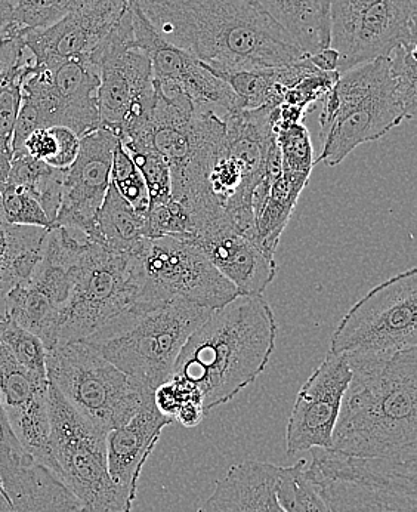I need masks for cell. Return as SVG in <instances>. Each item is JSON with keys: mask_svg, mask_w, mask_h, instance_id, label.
Listing matches in <instances>:
<instances>
[{"mask_svg": "<svg viewBox=\"0 0 417 512\" xmlns=\"http://www.w3.org/2000/svg\"><path fill=\"white\" fill-rule=\"evenodd\" d=\"M310 452L308 471L330 512H417V461Z\"/></svg>", "mask_w": 417, "mask_h": 512, "instance_id": "obj_6", "label": "cell"}, {"mask_svg": "<svg viewBox=\"0 0 417 512\" xmlns=\"http://www.w3.org/2000/svg\"><path fill=\"white\" fill-rule=\"evenodd\" d=\"M18 0H0V39L20 32L15 29L14 18Z\"/></svg>", "mask_w": 417, "mask_h": 512, "instance_id": "obj_40", "label": "cell"}, {"mask_svg": "<svg viewBox=\"0 0 417 512\" xmlns=\"http://www.w3.org/2000/svg\"><path fill=\"white\" fill-rule=\"evenodd\" d=\"M33 70L23 32L0 39V187L12 163V137L21 107V86Z\"/></svg>", "mask_w": 417, "mask_h": 512, "instance_id": "obj_23", "label": "cell"}, {"mask_svg": "<svg viewBox=\"0 0 417 512\" xmlns=\"http://www.w3.org/2000/svg\"><path fill=\"white\" fill-rule=\"evenodd\" d=\"M417 0H330V43L338 73L415 45Z\"/></svg>", "mask_w": 417, "mask_h": 512, "instance_id": "obj_14", "label": "cell"}, {"mask_svg": "<svg viewBox=\"0 0 417 512\" xmlns=\"http://www.w3.org/2000/svg\"><path fill=\"white\" fill-rule=\"evenodd\" d=\"M151 29L216 74L289 66L307 58L252 0H132Z\"/></svg>", "mask_w": 417, "mask_h": 512, "instance_id": "obj_1", "label": "cell"}, {"mask_svg": "<svg viewBox=\"0 0 417 512\" xmlns=\"http://www.w3.org/2000/svg\"><path fill=\"white\" fill-rule=\"evenodd\" d=\"M174 424L154 403V391L145 394L138 412L122 427L107 434V462L111 480L132 501L138 481L163 430Z\"/></svg>", "mask_w": 417, "mask_h": 512, "instance_id": "obj_20", "label": "cell"}, {"mask_svg": "<svg viewBox=\"0 0 417 512\" xmlns=\"http://www.w3.org/2000/svg\"><path fill=\"white\" fill-rule=\"evenodd\" d=\"M94 2L97 0H18L14 26L20 32L46 29Z\"/></svg>", "mask_w": 417, "mask_h": 512, "instance_id": "obj_32", "label": "cell"}, {"mask_svg": "<svg viewBox=\"0 0 417 512\" xmlns=\"http://www.w3.org/2000/svg\"><path fill=\"white\" fill-rule=\"evenodd\" d=\"M389 73L394 80L398 101L407 120L416 117L417 110V63L416 46L400 45L388 55Z\"/></svg>", "mask_w": 417, "mask_h": 512, "instance_id": "obj_35", "label": "cell"}, {"mask_svg": "<svg viewBox=\"0 0 417 512\" xmlns=\"http://www.w3.org/2000/svg\"><path fill=\"white\" fill-rule=\"evenodd\" d=\"M98 86L100 72L91 61L69 60L33 69L21 86L12 156L36 129L60 126L82 138L101 128Z\"/></svg>", "mask_w": 417, "mask_h": 512, "instance_id": "obj_10", "label": "cell"}, {"mask_svg": "<svg viewBox=\"0 0 417 512\" xmlns=\"http://www.w3.org/2000/svg\"><path fill=\"white\" fill-rule=\"evenodd\" d=\"M49 444L55 476L76 496L85 512H132V501L111 480L107 434L86 421L49 382Z\"/></svg>", "mask_w": 417, "mask_h": 512, "instance_id": "obj_8", "label": "cell"}, {"mask_svg": "<svg viewBox=\"0 0 417 512\" xmlns=\"http://www.w3.org/2000/svg\"><path fill=\"white\" fill-rule=\"evenodd\" d=\"M347 362L352 378L330 449L360 458L417 461V347Z\"/></svg>", "mask_w": 417, "mask_h": 512, "instance_id": "obj_2", "label": "cell"}, {"mask_svg": "<svg viewBox=\"0 0 417 512\" xmlns=\"http://www.w3.org/2000/svg\"><path fill=\"white\" fill-rule=\"evenodd\" d=\"M351 378L347 359L329 351L296 396L287 421V455L332 447L333 430Z\"/></svg>", "mask_w": 417, "mask_h": 512, "instance_id": "obj_15", "label": "cell"}, {"mask_svg": "<svg viewBox=\"0 0 417 512\" xmlns=\"http://www.w3.org/2000/svg\"><path fill=\"white\" fill-rule=\"evenodd\" d=\"M321 103V150L315 163L327 166L341 165L355 148L381 140L407 120L389 73L388 57L339 74Z\"/></svg>", "mask_w": 417, "mask_h": 512, "instance_id": "obj_5", "label": "cell"}, {"mask_svg": "<svg viewBox=\"0 0 417 512\" xmlns=\"http://www.w3.org/2000/svg\"><path fill=\"white\" fill-rule=\"evenodd\" d=\"M92 63L100 72L101 128L110 129L122 140L147 122L156 101L150 58L135 43L131 0L122 20L95 52Z\"/></svg>", "mask_w": 417, "mask_h": 512, "instance_id": "obj_12", "label": "cell"}, {"mask_svg": "<svg viewBox=\"0 0 417 512\" xmlns=\"http://www.w3.org/2000/svg\"><path fill=\"white\" fill-rule=\"evenodd\" d=\"M212 311L184 301L132 305L85 342L139 387L156 391L172 378L182 347Z\"/></svg>", "mask_w": 417, "mask_h": 512, "instance_id": "obj_4", "label": "cell"}, {"mask_svg": "<svg viewBox=\"0 0 417 512\" xmlns=\"http://www.w3.org/2000/svg\"><path fill=\"white\" fill-rule=\"evenodd\" d=\"M154 403L166 418L187 428L197 427L206 416L199 388L176 376L154 391Z\"/></svg>", "mask_w": 417, "mask_h": 512, "instance_id": "obj_29", "label": "cell"}, {"mask_svg": "<svg viewBox=\"0 0 417 512\" xmlns=\"http://www.w3.org/2000/svg\"><path fill=\"white\" fill-rule=\"evenodd\" d=\"M0 211L5 221L11 225L54 227L35 197L18 185L5 183L0 187Z\"/></svg>", "mask_w": 417, "mask_h": 512, "instance_id": "obj_37", "label": "cell"}, {"mask_svg": "<svg viewBox=\"0 0 417 512\" xmlns=\"http://www.w3.org/2000/svg\"><path fill=\"white\" fill-rule=\"evenodd\" d=\"M308 181V178L280 172L262 202L253 211L256 243L268 254L276 256L281 234L289 224Z\"/></svg>", "mask_w": 417, "mask_h": 512, "instance_id": "obj_25", "label": "cell"}, {"mask_svg": "<svg viewBox=\"0 0 417 512\" xmlns=\"http://www.w3.org/2000/svg\"><path fill=\"white\" fill-rule=\"evenodd\" d=\"M281 512H283V511H281Z\"/></svg>", "mask_w": 417, "mask_h": 512, "instance_id": "obj_43", "label": "cell"}, {"mask_svg": "<svg viewBox=\"0 0 417 512\" xmlns=\"http://www.w3.org/2000/svg\"><path fill=\"white\" fill-rule=\"evenodd\" d=\"M0 341L14 354L15 359L27 370L42 378L46 376V348L29 330L21 328L14 320L0 319Z\"/></svg>", "mask_w": 417, "mask_h": 512, "instance_id": "obj_34", "label": "cell"}, {"mask_svg": "<svg viewBox=\"0 0 417 512\" xmlns=\"http://www.w3.org/2000/svg\"><path fill=\"white\" fill-rule=\"evenodd\" d=\"M307 57L329 48L330 0H252Z\"/></svg>", "mask_w": 417, "mask_h": 512, "instance_id": "obj_24", "label": "cell"}, {"mask_svg": "<svg viewBox=\"0 0 417 512\" xmlns=\"http://www.w3.org/2000/svg\"><path fill=\"white\" fill-rule=\"evenodd\" d=\"M145 239V217L139 215L110 183L97 215L92 242L113 254L132 256L137 254Z\"/></svg>", "mask_w": 417, "mask_h": 512, "instance_id": "obj_26", "label": "cell"}, {"mask_svg": "<svg viewBox=\"0 0 417 512\" xmlns=\"http://www.w3.org/2000/svg\"><path fill=\"white\" fill-rule=\"evenodd\" d=\"M119 137L107 128L80 138L79 154L64 171L61 202L54 227L95 236V222L110 187V172Z\"/></svg>", "mask_w": 417, "mask_h": 512, "instance_id": "obj_16", "label": "cell"}, {"mask_svg": "<svg viewBox=\"0 0 417 512\" xmlns=\"http://www.w3.org/2000/svg\"><path fill=\"white\" fill-rule=\"evenodd\" d=\"M131 270L134 307L184 301L218 310L240 295L199 246L179 237L145 239L131 256Z\"/></svg>", "mask_w": 417, "mask_h": 512, "instance_id": "obj_7", "label": "cell"}, {"mask_svg": "<svg viewBox=\"0 0 417 512\" xmlns=\"http://www.w3.org/2000/svg\"><path fill=\"white\" fill-rule=\"evenodd\" d=\"M110 183L114 185L120 196L138 212L145 217L150 208V197H148L147 185L141 172L135 165L122 144H117L114 150L113 165H111Z\"/></svg>", "mask_w": 417, "mask_h": 512, "instance_id": "obj_33", "label": "cell"}, {"mask_svg": "<svg viewBox=\"0 0 417 512\" xmlns=\"http://www.w3.org/2000/svg\"><path fill=\"white\" fill-rule=\"evenodd\" d=\"M276 498L283 512H330L313 483L307 459L278 467Z\"/></svg>", "mask_w": 417, "mask_h": 512, "instance_id": "obj_28", "label": "cell"}, {"mask_svg": "<svg viewBox=\"0 0 417 512\" xmlns=\"http://www.w3.org/2000/svg\"><path fill=\"white\" fill-rule=\"evenodd\" d=\"M0 487H2V486H0Z\"/></svg>", "mask_w": 417, "mask_h": 512, "instance_id": "obj_44", "label": "cell"}, {"mask_svg": "<svg viewBox=\"0 0 417 512\" xmlns=\"http://www.w3.org/2000/svg\"><path fill=\"white\" fill-rule=\"evenodd\" d=\"M57 150L58 143L54 129L40 128L27 135L26 140L23 141V146L12 156V159L29 156L32 159L40 160V162L48 163L57 154Z\"/></svg>", "mask_w": 417, "mask_h": 512, "instance_id": "obj_38", "label": "cell"}, {"mask_svg": "<svg viewBox=\"0 0 417 512\" xmlns=\"http://www.w3.org/2000/svg\"><path fill=\"white\" fill-rule=\"evenodd\" d=\"M191 243L202 249L240 295H262L276 277V258L233 224L215 228Z\"/></svg>", "mask_w": 417, "mask_h": 512, "instance_id": "obj_21", "label": "cell"}, {"mask_svg": "<svg viewBox=\"0 0 417 512\" xmlns=\"http://www.w3.org/2000/svg\"><path fill=\"white\" fill-rule=\"evenodd\" d=\"M48 387V378L27 370L0 341V400L6 418L24 450L52 471Z\"/></svg>", "mask_w": 417, "mask_h": 512, "instance_id": "obj_19", "label": "cell"}, {"mask_svg": "<svg viewBox=\"0 0 417 512\" xmlns=\"http://www.w3.org/2000/svg\"><path fill=\"white\" fill-rule=\"evenodd\" d=\"M417 347L415 267L373 288L342 317L330 353L345 359L391 357Z\"/></svg>", "mask_w": 417, "mask_h": 512, "instance_id": "obj_11", "label": "cell"}, {"mask_svg": "<svg viewBox=\"0 0 417 512\" xmlns=\"http://www.w3.org/2000/svg\"><path fill=\"white\" fill-rule=\"evenodd\" d=\"M128 8L129 0H97L46 29L23 30L24 46L32 55L33 69L69 60L92 63L95 52Z\"/></svg>", "mask_w": 417, "mask_h": 512, "instance_id": "obj_18", "label": "cell"}, {"mask_svg": "<svg viewBox=\"0 0 417 512\" xmlns=\"http://www.w3.org/2000/svg\"><path fill=\"white\" fill-rule=\"evenodd\" d=\"M125 148V147H123ZM134 160L147 185L150 206L160 205L172 199L171 169L162 154L153 148H125Z\"/></svg>", "mask_w": 417, "mask_h": 512, "instance_id": "obj_36", "label": "cell"}, {"mask_svg": "<svg viewBox=\"0 0 417 512\" xmlns=\"http://www.w3.org/2000/svg\"><path fill=\"white\" fill-rule=\"evenodd\" d=\"M274 135L280 150L281 172L311 178L315 165L310 132L301 123H281L274 120Z\"/></svg>", "mask_w": 417, "mask_h": 512, "instance_id": "obj_30", "label": "cell"}, {"mask_svg": "<svg viewBox=\"0 0 417 512\" xmlns=\"http://www.w3.org/2000/svg\"><path fill=\"white\" fill-rule=\"evenodd\" d=\"M132 27L135 43L147 52L153 69L154 82L179 89L197 107L222 110L224 113L242 109L239 97L221 77L210 72L202 61L176 48L157 35L144 15L131 0Z\"/></svg>", "mask_w": 417, "mask_h": 512, "instance_id": "obj_17", "label": "cell"}, {"mask_svg": "<svg viewBox=\"0 0 417 512\" xmlns=\"http://www.w3.org/2000/svg\"><path fill=\"white\" fill-rule=\"evenodd\" d=\"M52 129H54L55 138H57L58 150L57 154L46 165L57 169L70 168L71 163L76 160L77 154H79L80 138L67 128L55 126Z\"/></svg>", "mask_w": 417, "mask_h": 512, "instance_id": "obj_39", "label": "cell"}, {"mask_svg": "<svg viewBox=\"0 0 417 512\" xmlns=\"http://www.w3.org/2000/svg\"><path fill=\"white\" fill-rule=\"evenodd\" d=\"M71 277L57 345L88 341L134 304L131 256L113 254L88 239L74 259Z\"/></svg>", "mask_w": 417, "mask_h": 512, "instance_id": "obj_13", "label": "cell"}, {"mask_svg": "<svg viewBox=\"0 0 417 512\" xmlns=\"http://www.w3.org/2000/svg\"><path fill=\"white\" fill-rule=\"evenodd\" d=\"M64 171L29 156L14 157L5 183L18 185L32 194L54 224L60 208Z\"/></svg>", "mask_w": 417, "mask_h": 512, "instance_id": "obj_27", "label": "cell"}, {"mask_svg": "<svg viewBox=\"0 0 417 512\" xmlns=\"http://www.w3.org/2000/svg\"><path fill=\"white\" fill-rule=\"evenodd\" d=\"M48 230L8 224L0 211V261L39 264Z\"/></svg>", "mask_w": 417, "mask_h": 512, "instance_id": "obj_31", "label": "cell"}, {"mask_svg": "<svg viewBox=\"0 0 417 512\" xmlns=\"http://www.w3.org/2000/svg\"><path fill=\"white\" fill-rule=\"evenodd\" d=\"M46 376L86 421L105 434L125 425L150 393L86 342L58 344L46 351Z\"/></svg>", "mask_w": 417, "mask_h": 512, "instance_id": "obj_9", "label": "cell"}, {"mask_svg": "<svg viewBox=\"0 0 417 512\" xmlns=\"http://www.w3.org/2000/svg\"><path fill=\"white\" fill-rule=\"evenodd\" d=\"M277 323L262 295H239L213 310L185 342L176 378L199 388L206 415L230 403L264 373L276 351Z\"/></svg>", "mask_w": 417, "mask_h": 512, "instance_id": "obj_3", "label": "cell"}, {"mask_svg": "<svg viewBox=\"0 0 417 512\" xmlns=\"http://www.w3.org/2000/svg\"><path fill=\"white\" fill-rule=\"evenodd\" d=\"M0 512H14L2 487H0Z\"/></svg>", "mask_w": 417, "mask_h": 512, "instance_id": "obj_42", "label": "cell"}, {"mask_svg": "<svg viewBox=\"0 0 417 512\" xmlns=\"http://www.w3.org/2000/svg\"><path fill=\"white\" fill-rule=\"evenodd\" d=\"M277 471V465L250 459L233 465L197 512H281Z\"/></svg>", "mask_w": 417, "mask_h": 512, "instance_id": "obj_22", "label": "cell"}, {"mask_svg": "<svg viewBox=\"0 0 417 512\" xmlns=\"http://www.w3.org/2000/svg\"><path fill=\"white\" fill-rule=\"evenodd\" d=\"M308 58L315 69L321 70V72H338L339 55L335 49H323Z\"/></svg>", "mask_w": 417, "mask_h": 512, "instance_id": "obj_41", "label": "cell"}]
</instances>
